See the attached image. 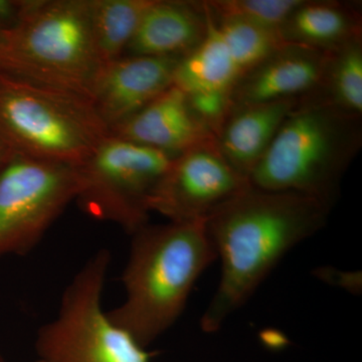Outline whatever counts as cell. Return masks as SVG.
<instances>
[{
  "label": "cell",
  "mask_w": 362,
  "mask_h": 362,
  "mask_svg": "<svg viewBox=\"0 0 362 362\" xmlns=\"http://www.w3.org/2000/svg\"><path fill=\"white\" fill-rule=\"evenodd\" d=\"M13 156L14 152L11 147L0 138V173L6 168L7 163L11 161Z\"/></svg>",
  "instance_id": "22"
},
{
  "label": "cell",
  "mask_w": 362,
  "mask_h": 362,
  "mask_svg": "<svg viewBox=\"0 0 362 362\" xmlns=\"http://www.w3.org/2000/svg\"><path fill=\"white\" fill-rule=\"evenodd\" d=\"M173 158L110 134L77 168L76 201L93 218L132 235L148 225L150 197Z\"/></svg>",
  "instance_id": "7"
},
{
  "label": "cell",
  "mask_w": 362,
  "mask_h": 362,
  "mask_svg": "<svg viewBox=\"0 0 362 362\" xmlns=\"http://www.w3.org/2000/svg\"><path fill=\"white\" fill-rule=\"evenodd\" d=\"M153 0H90L95 47L102 64L123 57Z\"/></svg>",
  "instance_id": "17"
},
{
  "label": "cell",
  "mask_w": 362,
  "mask_h": 362,
  "mask_svg": "<svg viewBox=\"0 0 362 362\" xmlns=\"http://www.w3.org/2000/svg\"><path fill=\"white\" fill-rule=\"evenodd\" d=\"M0 362H6V361H4V359L2 358L1 356H0Z\"/></svg>",
  "instance_id": "24"
},
{
  "label": "cell",
  "mask_w": 362,
  "mask_h": 362,
  "mask_svg": "<svg viewBox=\"0 0 362 362\" xmlns=\"http://www.w3.org/2000/svg\"><path fill=\"white\" fill-rule=\"evenodd\" d=\"M206 37L192 52L180 59L173 86L187 95L197 93H232L243 77L209 11Z\"/></svg>",
  "instance_id": "16"
},
{
  "label": "cell",
  "mask_w": 362,
  "mask_h": 362,
  "mask_svg": "<svg viewBox=\"0 0 362 362\" xmlns=\"http://www.w3.org/2000/svg\"><path fill=\"white\" fill-rule=\"evenodd\" d=\"M216 259L204 221L143 226L132 235L121 277L125 300L107 316L147 349L177 321L195 283Z\"/></svg>",
  "instance_id": "2"
},
{
  "label": "cell",
  "mask_w": 362,
  "mask_h": 362,
  "mask_svg": "<svg viewBox=\"0 0 362 362\" xmlns=\"http://www.w3.org/2000/svg\"><path fill=\"white\" fill-rule=\"evenodd\" d=\"M320 95L340 110L361 117V37L331 52Z\"/></svg>",
  "instance_id": "18"
},
{
  "label": "cell",
  "mask_w": 362,
  "mask_h": 362,
  "mask_svg": "<svg viewBox=\"0 0 362 362\" xmlns=\"http://www.w3.org/2000/svg\"><path fill=\"white\" fill-rule=\"evenodd\" d=\"M187 98L195 115L216 138L232 111V93H197Z\"/></svg>",
  "instance_id": "21"
},
{
  "label": "cell",
  "mask_w": 362,
  "mask_h": 362,
  "mask_svg": "<svg viewBox=\"0 0 362 362\" xmlns=\"http://www.w3.org/2000/svg\"><path fill=\"white\" fill-rule=\"evenodd\" d=\"M298 102H273L233 108L216 138L221 156L247 180Z\"/></svg>",
  "instance_id": "14"
},
{
  "label": "cell",
  "mask_w": 362,
  "mask_h": 362,
  "mask_svg": "<svg viewBox=\"0 0 362 362\" xmlns=\"http://www.w3.org/2000/svg\"><path fill=\"white\" fill-rule=\"evenodd\" d=\"M209 16L243 76L286 45L280 33L276 30L246 21L232 18L218 20L211 13Z\"/></svg>",
  "instance_id": "19"
},
{
  "label": "cell",
  "mask_w": 362,
  "mask_h": 362,
  "mask_svg": "<svg viewBox=\"0 0 362 362\" xmlns=\"http://www.w3.org/2000/svg\"><path fill=\"white\" fill-rule=\"evenodd\" d=\"M2 33H4V30H1V28H0V40H1L2 37Z\"/></svg>",
  "instance_id": "23"
},
{
  "label": "cell",
  "mask_w": 362,
  "mask_h": 362,
  "mask_svg": "<svg viewBox=\"0 0 362 362\" xmlns=\"http://www.w3.org/2000/svg\"><path fill=\"white\" fill-rule=\"evenodd\" d=\"M285 44L333 52L361 37V13L350 4L303 0L280 28Z\"/></svg>",
  "instance_id": "15"
},
{
  "label": "cell",
  "mask_w": 362,
  "mask_h": 362,
  "mask_svg": "<svg viewBox=\"0 0 362 362\" xmlns=\"http://www.w3.org/2000/svg\"><path fill=\"white\" fill-rule=\"evenodd\" d=\"M302 1L303 0H214L204 4L214 18L246 21L280 33V28L290 14Z\"/></svg>",
  "instance_id": "20"
},
{
  "label": "cell",
  "mask_w": 362,
  "mask_h": 362,
  "mask_svg": "<svg viewBox=\"0 0 362 362\" xmlns=\"http://www.w3.org/2000/svg\"><path fill=\"white\" fill-rule=\"evenodd\" d=\"M111 252L100 249L62 295L57 316L37 331L35 362H150L152 354L117 327L102 307Z\"/></svg>",
  "instance_id": "6"
},
{
  "label": "cell",
  "mask_w": 362,
  "mask_h": 362,
  "mask_svg": "<svg viewBox=\"0 0 362 362\" xmlns=\"http://www.w3.org/2000/svg\"><path fill=\"white\" fill-rule=\"evenodd\" d=\"M110 134L173 157L216 140L192 111L187 95L175 86L117 124Z\"/></svg>",
  "instance_id": "12"
},
{
  "label": "cell",
  "mask_w": 362,
  "mask_h": 362,
  "mask_svg": "<svg viewBox=\"0 0 362 362\" xmlns=\"http://www.w3.org/2000/svg\"><path fill=\"white\" fill-rule=\"evenodd\" d=\"M330 54L302 45H283L240 78L232 92L233 108L301 101L320 94Z\"/></svg>",
  "instance_id": "11"
},
{
  "label": "cell",
  "mask_w": 362,
  "mask_h": 362,
  "mask_svg": "<svg viewBox=\"0 0 362 362\" xmlns=\"http://www.w3.org/2000/svg\"><path fill=\"white\" fill-rule=\"evenodd\" d=\"M206 30L202 2L153 0L126 52L128 56L180 59L201 44Z\"/></svg>",
  "instance_id": "13"
},
{
  "label": "cell",
  "mask_w": 362,
  "mask_h": 362,
  "mask_svg": "<svg viewBox=\"0 0 362 362\" xmlns=\"http://www.w3.org/2000/svg\"><path fill=\"white\" fill-rule=\"evenodd\" d=\"M330 209L306 195L250 185L209 214L204 226L221 259V275L202 314V329L220 330L286 254L325 226Z\"/></svg>",
  "instance_id": "1"
},
{
  "label": "cell",
  "mask_w": 362,
  "mask_h": 362,
  "mask_svg": "<svg viewBox=\"0 0 362 362\" xmlns=\"http://www.w3.org/2000/svg\"><path fill=\"white\" fill-rule=\"evenodd\" d=\"M249 187V180L228 164L213 140L173 157L152 192L149 211L173 223L204 221Z\"/></svg>",
  "instance_id": "9"
},
{
  "label": "cell",
  "mask_w": 362,
  "mask_h": 362,
  "mask_svg": "<svg viewBox=\"0 0 362 362\" xmlns=\"http://www.w3.org/2000/svg\"><path fill=\"white\" fill-rule=\"evenodd\" d=\"M109 135L88 98L0 73V138L14 153L78 168Z\"/></svg>",
  "instance_id": "5"
},
{
  "label": "cell",
  "mask_w": 362,
  "mask_h": 362,
  "mask_svg": "<svg viewBox=\"0 0 362 362\" xmlns=\"http://www.w3.org/2000/svg\"><path fill=\"white\" fill-rule=\"evenodd\" d=\"M361 147V116L318 94L298 102L288 114L247 180L252 187L306 195L332 209Z\"/></svg>",
  "instance_id": "3"
},
{
  "label": "cell",
  "mask_w": 362,
  "mask_h": 362,
  "mask_svg": "<svg viewBox=\"0 0 362 362\" xmlns=\"http://www.w3.org/2000/svg\"><path fill=\"white\" fill-rule=\"evenodd\" d=\"M178 58L123 56L99 66L90 100L109 129L173 86Z\"/></svg>",
  "instance_id": "10"
},
{
  "label": "cell",
  "mask_w": 362,
  "mask_h": 362,
  "mask_svg": "<svg viewBox=\"0 0 362 362\" xmlns=\"http://www.w3.org/2000/svg\"><path fill=\"white\" fill-rule=\"evenodd\" d=\"M78 188L77 168L14 153L0 173V258L32 252Z\"/></svg>",
  "instance_id": "8"
},
{
  "label": "cell",
  "mask_w": 362,
  "mask_h": 362,
  "mask_svg": "<svg viewBox=\"0 0 362 362\" xmlns=\"http://www.w3.org/2000/svg\"><path fill=\"white\" fill-rule=\"evenodd\" d=\"M101 65L90 0H23L18 23L0 40V73L88 99Z\"/></svg>",
  "instance_id": "4"
}]
</instances>
